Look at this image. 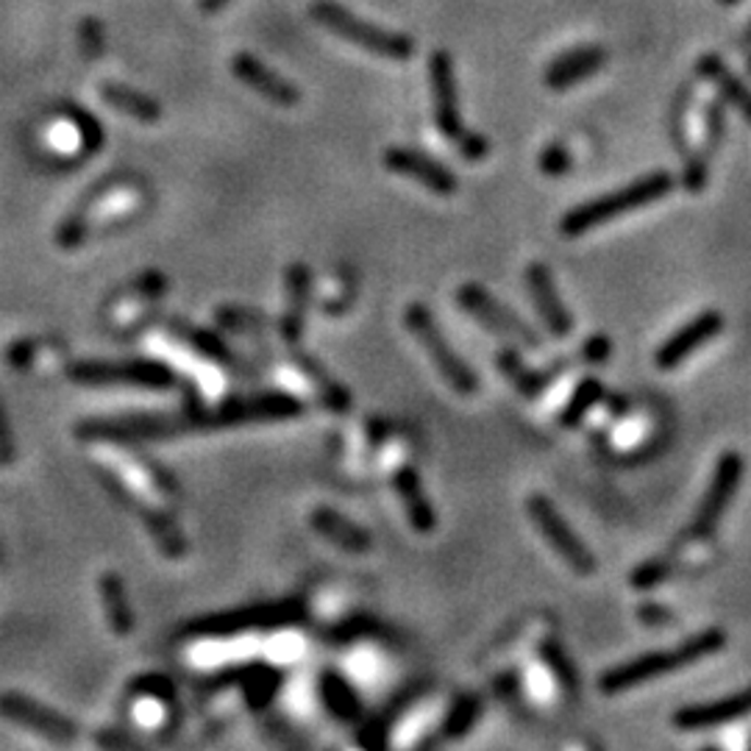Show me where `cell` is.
Here are the masks:
<instances>
[{"instance_id":"277c9868","label":"cell","mask_w":751,"mask_h":751,"mask_svg":"<svg viewBox=\"0 0 751 751\" xmlns=\"http://www.w3.org/2000/svg\"><path fill=\"white\" fill-rule=\"evenodd\" d=\"M404 320L407 329H410L412 337L421 342L428 360L435 362L437 373L448 381V387H453L460 396H473V392L479 390L476 373H473L471 367H468V362L453 351V346L446 340V335H443L440 324H437V317L432 315V310L423 304H412L410 310H407Z\"/></svg>"},{"instance_id":"7c38bea8","label":"cell","mask_w":751,"mask_h":751,"mask_svg":"<svg viewBox=\"0 0 751 751\" xmlns=\"http://www.w3.org/2000/svg\"><path fill=\"white\" fill-rule=\"evenodd\" d=\"M385 168L390 173L404 175V179L426 186L435 195H453L457 186H460L457 175L446 165L421 154L417 148H404V145H392V148L385 150Z\"/></svg>"},{"instance_id":"7402d4cb","label":"cell","mask_w":751,"mask_h":751,"mask_svg":"<svg viewBox=\"0 0 751 751\" xmlns=\"http://www.w3.org/2000/svg\"><path fill=\"white\" fill-rule=\"evenodd\" d=\"M100 590V604H104V615L109 621V629L114 634H129L134 629V613H131L129 593H125L123 579L114 571L104 573L98 582Z\"/></svg>"},{"instance_id":"e0dca14e","label":"cell","mask_w":751,"mask_h":751,"mask_svg":"<svg viewBox=\"0 0 751 751\" xmlns=\"http://www.w3.org/2000/svg\"><path fill=\"white\" fill-rule=\"evenodd\" d=\"M310 521L312 529H315L320 537H326L329 543H335V546L346 548V552L351 554H365L373 543L367 529H362L360 523H354L351 518L340 516V512H335V509L329 507H317L315 512H312Z\"/></svg>"},{"instance_id":"30bf717a","label":"cell","mask_w":751,"mask_h":751,"mask_svg":"<svg viewBox=\"0 0 751 751\" xmlns=\"http://www.w3.org/2000/svg\"><path fill=\"white\" fill-rule=\"evenodd\" d=\"M70 379L82 385L170 387L173 373L156 362H78L70 367Z\"/></svg>"},{"instance_id":"44dd1931","label":"cell","mask_w":751,"mask_h":751,"mask_svg":"<svg viewBox=\"0 0 751 751\" xmlns=\"http://www.w3.org/2000/svg\"><path fill=\"white\" fill-rule=\"evenodd\" d=\"M396 493L401 496V501H404L407 518H410V523L415 526V532H432L437 523L435 509H432V501H428L426 493H423L421 476H417L412 468H401V471L396 473Z\"/></svg>"},{"instance_id":"4dcf8cb0","label":"cell","mask_w":751,"mask_h":751,"mask_svg":"<svg viewBox=\"0 0 751 751\" xmlns=\"http://www.w3.org/2000/svg\"><path fill=\"white\" fill-rule=\"evenodd\" d=\"M640 621L643 623H654V627H659V623H668L670 621V613L668 609H663V607H640Z\"/></svg>"},{"instance_id":"5bb4252c","label":"cell","mask_w":751,"mask_h":751,"mask_svg":"<svg viewBox=\"0 0 751 751\" xmlns=\"http://www.w3.org/2000/svg\"><path fill=\"white\" fill-rule=\"evenodd\" d=\"M751 715V685L740 693L724 695L718 702L707 704H688V707L677 710L674 713V727L682 729V732H702V729H715L724 727V724H732V720L746 718Z\"/></svg>"},{"instance_id":"2e32d148","label":"cell","mask_w":751,"mask_h":751,"mask_svg":"<svg viewBox=\"0 0 751 751\" xmlns=\"http://www.w3.org/2000/svg\"><path fill=\"white\" fill-rule=\"evenodd\" d=\"M604 64H607V50L598 48V45H582V48L559 53L543 73V82L554 93H562V89L577 87L590 75H596Z\"/></svg>"},{"instance_id":"9a60e30c","label":"cell","mask_w":751,"mask_h":751,"mask_svg":"<svg viewBox=\"0 0 751 751\" xmlns=\"http://www.w3.org/2000/svg\"><path fill=\"white\" fill-rule=\"evenodd\" d=\"M526 284H529V292H532L534 306H537L543 324H546V329L552 331L554 337H559V340L571 337L573 317H571V312L566 310V304H562V299H559L552 270H548L543 262H532L526 270Z\"/></svg>"},{"instance_id":"603a6c76","label":"cell","mask_w":751,"mask_h":751,"mask_svg":"<svg viewBox=\"0 0 751 751\" xmlns=\"http://www.w3.org/2000/svg\"><path fill=\"white\" fill-rule=\"evenodd\" d=\"M602 396H604V387H602V381L598 379H584L582 385L577 387V392L571 396V401L566 404V410L559 412V423L566 428H573L577 423H582V417L588 415L593 407L602 401Z\"/></svg>"},{"instance_id":"8fae6325","label":"cell","mask_w":751,"mask_h":751,"mask_svg":"<svg viewBox=\"0 0 751 751\" xmlns=\"http://www.w3.org/2000/svg\"><path fill=\"white\" fill-rule=\"evenodd\" d=\"M720 331H724V315H720V312H715V310L699 312L693 320H688L682 329L674 331V335H670L668 340L657 348L654 365H657L659 371H674V367L682 365L688 356H693L699 348L707 346L710 340H715Z\"/></svg>"},{"instance_id":"5b68a950","label":"cell","mask_w":751,"mask_h":751,"mask_svg":"<svg viewBox=\"0 0 751 751\" xmlns=\"http://www.w3.org/2000/svg\"><path fill=\"white\" fill-rule=\"evenodd\" d=\"M526 509L529 518H532L534 526H537V532L546 537L548 546L557 552V557L562 559L573 573L590 577V573L596 571V557H593V552L584 546V541H579V534L573 532L571 523L559 516L557 507H554L546 496H532L526 501Z\"/></svg>"},{"instance_id":"836d02e7","label":"cell","mask_w":751,"mask_h":751,"mask_svg":"<svg viewBox=\"0 0 751 751\" xmlns=\"http://www.w3.org/2000/svg\"><path fill=\"white\" fill-rule=\"evenodd\" d=\"M746 45H751V23H749V28H746V39H743Z\"/></svg>"},{"instance_id":"3957f363","label":"cell","mask_w":751,"mask_h":751,"mask_svg":"<svg viewBox=\"0 0 751 751\" xmlns=\"http://www.w3.org/2000/svg\"><path fill=\"white\" fill-rule=\"evenodd\" d=\"M310 14L320 28L340 37L342 43L367 50L373 57L404 62L415 53V39L410 34L390 32V28H381L376 23H367V20L356 17L351 9H346L337 0H315L310 7Z\"/></svg>"},{"instance_id":"8992f818","label":"cell","mask_w":751,"mask_h":751,"mask_svg":"<svg viewBox=\"0 0 751 751\" xmlns=\"http://www.w3.org/2000/svg\"><path fill=\"white\" fill-rule=\"evenodd\" d=\"M740 479H743V457L735 451L720 453L713 468V476H710L707 490H704L702 501L695 507L693 521H690V534L695 541H704L715 532L727 507L732 504L735 493H738Z\"/></svg>"},{"instance_id":"d4e9b609","label":"cell","mask_w":751,"mask_h":751,"mask_svg":"<svg viewBox=\"0 0 751 751\" xmlns=\"http://www.w3.org/2000/svg\"><path fill=\"white\" fill-rule=\"evenodd\" d=\"M78 39H82V53L87 59H98L104 53V28L95 17H84L78 25Z\"/></svg>"},{"instance_id":"ac0fdd59","label":"cell","mask_w":751,"mask_h":751,"mask_svg":"<svg viewBox=\"0 0 751 751\" xmlns=\"http://www.w3.org/2000/svg\"><path fill=\"white\" fill-rule=\"evenodd\" d=\"M310 270L306 265H292L287 274V310L281 315V335L287 342H299L304 335L306 299H310Z\"/></svg>"},{"instance_id":"e575fe53","label":"cell","mask_w":751,"mask_h":751,"mask_svg":"<svg viewBox=\"0 0 751 751\" xmlns=\"http://www.w3.org/2000/svg\"><path fill=\"white\" fill-rule=\"evenodd\" d=\"M749 70H751V57H749Z\"/></svg>"},{"instance_id":"ba28073f","label":"cell","mask_w":751,"mask_h":751,"mask_svg":"<svg viewBox=\"0 0 751 751\" xmlns=\"http://www.w3.org/2000/svg\"><path fill=\"white\" fill-rule=\"evenodd\" d=\"M0 713L7 715L9 720H14V724H20V727L28 729V732L50 740V743H73L78 738V727H75L73 720L23 693L0 695Z\"/></svg>"},{"instance_id":"4316f807","label":"cell","mask_w":751,"mask_h":751,"mask_svg":"<svg viewBox=\"0 0 751 751\" xmlns=\"http://www.w3.org/2000/svg\"><path fill=\"white\" fill-rule=\"evenodd\" d=\"M665 573H668V566H663V562H646V566H640L638 571L632 573V584L640 590H646L652 588V584L663 582Z\"/></svg>"},{"instance_id":"ffe728a7","label":"cell","mask_w":751,"mask_h":751,"mask_svg":"<svg viewBox=\"0 0 751 751\" xmlns=\"http://www.w3.org/2000/svg\"><path fill=\"white\" fill-rule=\"evenodd\" d=\"M695 70H699V75H704L707 82H713L715 87H718V93L724 95V100L732 104L735 109H738V112L751 123V89L740 82L738 75H735L727 64H724V59L707 53V57L699 59Z\"/></svg>"},{"instance_id":"d6a6232c","label":"cell","mask_w":751,"mask_h":751,"mask_svg":"<svg viewBox=\"0 0 751 751\" xmlns=\"http://www.w3.org/2000/svg\"><path fill=\"white\" fill-rule=\"evenodd\" d=\"M720 7H735V3H740V0H718Z\"/></svg>"},{"instance_id":"6da1fadb","label":"cell","mask_w":751,"mask_h":751,"mask_svg":"<svg viewBox=\"0 0 751 751\" xmlns=\"http://www.w3.org/2000/svg\"><path fill=\"white\" fill-rule=\"evenodd\" d=\"M724 646H727V632H724V629H704V632L699 634H690L679 646L663 649V652L640 654V657L629 659V663H621L615 665V668L604 670L602 679H598V690L607 695L623 693V690L638 688V685L649 682V679H657L665 677V674H674V670L690 668V665H695L699 659L724 652Z\"/></svg>"},{"instance_id":"7a4b0ae2","label":"cell","mask_w":751,"mask_h":751,"mask_svg":"<svg viewBox=\"0 0 751 751\" xmlns=\"http://www.w3.org/2000/svg\"><path fill=\"white\" fill-rule=\"evenodd\" d=\"M670 190H674V175L665 173V170H654V173L640 175L638 181L621 186V190H615V193H607L596 201L573 206L566 218L559 220V231L566 237L588 234V231L598 229V226L613 223V220H618L621 215H627V211L657 204L665 195H670Z\"/></svg>"},{"instance_id":"d6986e66","label":"cell","mask_w":751,"mask_h":751,"mask_svg":"<svg viewBox=\"0 0 751 751\" xmlns=\"http://www.w3.org/2000/svg\"><path fill=\"white\" fill-rule=\"evenodd\" d=\"M100 98H104L106 106H112L114 112L125 114V118L131 120H140V123H156V120L162 118V106H159V100L140 93V89L125 87V84H100Z\"/></svg>"},{"instance_id":"f1b7e54d","label":"cell","mask_w":751,"mask_h":751,"mask_svg":"<svg viewBox=\"0 0 751 751\" xmlns=\"http://www.w3.org/2000/svg\"><path fill=\"white\" fill-rule=\"evenodd\" d=\"M609 356V340L607 337H593V340L584 346V360L590 362H604Z\"/></svg>"},{"instance_id":"f546056e","label":"cell","mask_w":751,"mask_h":751,"mask_svg":"<svg viewBox=\"0 0 751 751\" xmlns=\"http://www.w3.org/2000/svg\"><path fill=\"white\" fill-rule=\"evenodd\" d=\"M710 137H707V145L710 148H715V143L720 140V125H724V109H720L718 104L710 106Z\"/></svg>"},{"instance_id":"cb8c5ba5","label":"cell","mask_w":751,"mask_h":751,"mask_svg":"<svg viewBox=\"0 0 751 751\" xmlns=\"http://www.w3.org/2000/svg\"><path fill=\"white\" fill-rule=\"evenodd\" d=\"M537 165H541V170L546 175L559 179V175H566L568 170L573 168V156L562 143H552V145H546V150L541 154Z\"/></svg>"},{"instance_id":"9c48e42d","label":"cell","mask_w":751,"mask_h":751,"mask_svg":"<svg viewBox=\"0 0 751 751\" xmlns=\"http://www.w3.org/2000/svg\"><path fill=\"white\" fill-rule=\"evenodd\" d=\"M428 84H432V104H435V123L446 140H457L465 134L460 114V93H457V70L446 50H435L428 59Z\"/></svg>"},{"instance_id":"1f68e13d","label":"cell","mask_w":751,"mask_h":751,"mask_svg":"<svg viewBox=\"0 0 751 751\" xmlns=\"http://www.w3.org/2000/svg\"><path fill=\"white\" fill-rule=\"evenodd\" d=\"M229 3L231 0H198V9L206 14H215V12H220L223 7H229Z\"/></svg>"},{"instance_id":"4fadbf2b","label":"cell","mask_w":751,"mask_h":751,"mask_svg":"<svg viewBox=\"0 0 751 751\" xmlns=\"http://www.w3.org/2000/svg\"><path fill=\"white\" fill-rule=\"evenodd\" d=\"M231 73H234L245 87L254 89L256 95L270 100V104L284 106V109L301 104V89L295 87L290 78H284V75H279L276 70L267 68V64L262 62L259 57H254V53H237V57L231 59Z\"/></svg>"},{"instance_id":"484cf974","label":"cell","mask_w":751,"mask_h":751,"mask_svg":"<svg viewBox=\"0 0 751 751\" xmlns=\"http://www.w3.org/2000/svg\"><path fill=\"white\" fill-rule=\"evenodd\" d=\"M457 145H460L462 159H468V162H479V159H485V156L490 154V143H487L482 134H476V131H465V134L457 140Z\"/></svg>"},{"instance_id":"83f0119b","label":"cell","mask_w":751,"mask_h":751,"mask_svg":"<svg viewBox=\"0 0 751 751\" xmlns=\"http://www.w3.org/2000/svg\"><path fill=\"white\" fill-rule=\"evenodd\" d=\"M14 460V437L12 428H9L7 412L0 407V465H12Z\"/></svg>"},{"instance_id":"52a82bcc","label":"cell","mask_w":751,"mask_h":751,"mask_svg":"<svg viewBox=\"0 0 751 751\" xmlns=\"http://www.w3.org/2000/svg\"><path fill=\"white\" fill-rule=\"evenodd\" d=\"M457 299H460L462 310H465L471 317H476L479 324L485 326L487 331H493V335H501V337H507V340H516L526 348L543 346L537 331H534L523 317H518L516 312L509 310V306H504L501 301L493 299L485 287H479L471 281V284L462 287Z\"/></svg>"}]
</instances>
